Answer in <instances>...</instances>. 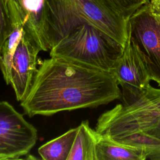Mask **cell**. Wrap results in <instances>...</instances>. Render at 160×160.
<instances>
[{
	"mask_svg": "<svg viewBox=\"0 0 160 160\" xmlns=\"http://www.w3.org/2000/svg\"><path fill=\"white\" fill-rule=\"evenodd\" d=\"M9 13L21 22L26 34L40 49L54 46L47 18L46 0H8Z\"/></svg>",
	"mask_w": 160,
	"mask_h": 160,
	"instance_id": "ba28073f",
	"label": "cell"
},
{
	"mask_svg": "<svg viewBox=\"0 0 160 160\" xmlns=\"http://www.w3.org/2000/svg\"><path fill=\"white\" fill-rule=\"evenodd\" d=\"M101 4L113 11L128 20L140 7L150 0H96Z\"/></svg>",
	"mask_w": 160,
	"mask_h": 160,
	"instance_id": "9a60e30c",
	"label": "cell"
},
{
	"mask_svg": "<svg viewBox=\"0 0 160 160\" xmlns=\"http://www.w3.org/2000/svg\"><path fill=\"white\" fill-rule=\"evenodd\" d=\"M160 122V88L151 85L136 99L118 104L101 114L96 131L116 139L147 132Z\"/></svg>",
	"mask_w": 160,
	"mask_h": 160,
	"instance_id": "277c9868",
	"label": "cell"
},
{
	"mask_svg": "<svg viewBox=\"0 0 160 160\" xmlns=\"http://www.w3.org/2000/svg\"><path fill=\"white\" fill-rule=\"evenodd\" d=\"M12 31L8 0H0V56L2 46Z\"/></svg>",
	"mask_w": 160,
	"mask_h": 160,
	"instance_id": "2e32d148",
	"label": "cell"
},
{
	"mask_svg": "<svg viewBox=\"0 0 160 160\" xmlns=\"http://www.w3.org/2000/svg\"><path fill=\"white\" fill-rule=\"evenodd\" d=\"M46 11L54 46L83 23L103 31L123 46L128 39V21L96 0H46Z\"/></svg>",
	"mask_w": 160,
	"mask_h": 160,
	"instance_id": "7a4b0ae2",
	"label": "cell"
},
{
	"mask_svg": "<svg viewBox=\"0 0 160 160\" xmlns=\"http://www.w3.org/2000/svg\"><path fill=\"white\" fill-rule=\"evenodd\" d=\"M98 133L88 120L78 126V131L68 160H96V145Z\"/></svg>",
	"mask_w": 160,
	"mask_h": 160,
	"instance_id": "8fae6325",
	"label": "cell"
},
{
	"mask_svg": "<svg viewBox=\"0 0 160 160\" xmlns=\"http://www.w3.org/2000/svg\"><path fill=\"white\" fill-rule=\"evenodd\" d=\"M114 75L63 58L50 56L39 64L21 106L29 117L96 108L121 99Z\"/></svg>",
	"mask_w": 160,
	"mask_h": 160,
	"instance_id": "6da1fadb",
	"label": "cell"
},
{
	"mask_svg": "<svg viewBox=\"0 0 160 160\" xmlns=\"http://www.w3.org/2000/svg\"><path fill=\"white\" fill-rule=\"evenodd\" d=\"M40 49L24 32L14 54L10 84L17 101H21L27 95L37 71Z\"/></svg>",
	"mask_w": 160,
	"mask_h": 160,
	"instance_id": "9c48e42d",
	"label": "cell"
},
{
	"mask_svg": "<svg viewBox=\"0 0 160 160\" xmlns=\"http://www.w3.org/2000/svg\"><path fill=\"white\" fill-rule=\"evenodd\" d=\"M77 131L78 127L70 129L41 145L38 149L41 158L44 160H68Z\"/></svg>",
	"mask_w": 160,
	"mask_h": 160,
	"instance_id": "4fadbf2b",
	"label": "cell"
},
{
	"mask_svg": "<svg viewBox=\"0 0 160 160\" xmlns=\"http://www.w3.org/2000/svg\"><path fill=\"white\" fill-rule=\"evenodd\" d=\"M96 158V160H146V154L142 148L98 134Z\"/></svg>",
	"mask_w": 160,
	"mask_h": 160,
	"instance_id": "30bf717a",
	"label": "cell"
},
{
	"mask_svg": "<svg viewBox=\"0 0 160 160\" xmlns=\"http://www.w3.org/2000/svg\"><path fill=\"white\" fill-rule=\"evenodd\" d=\"M151 1H152V2H156V1H159L160 0H150Z\"/></svg>",
	"mask_w": 160,
	"mask_h": 160,
	"instance_id": "ac0fdd59",
	"label": "cell"
},
{
	"mask_svg": "<svg viewBox=\"0 0 160 160\" xmlns=\"http://www.w3.org/2000/svg\"><path fill=\"white\" fill-rule=\"evenodd\" d=\"M146 132L151 135L160 138V122L158 123V124L155 128L147 131Z\"/></svg>",
	"mask_w": 160,
	"mask_h": 160,
	"instance_id": "e0dca14e",
	"label": "cell"
},
{
	"mask_svg": "<svg viewBox=\"0 0 160 160\" xmlns=\"http://www.w3.org/2000/svg\"><path fill=\"white\" fill-rule=\"evenodd\" d=\"M121 87L122 103L138 98L149 86L151 78L135 46L128 38L122 54L111 72Z\"/></svg>",
	"mask_w": 160,
	"mask_h": 160,
	"instance_id": "52a82bcc",
	"label": "cell"
},
{
	"mask_svg": "<svg viewBox=\"0 0 160 160\" xmlns=\"http://www.w3.org/2000/svg\"><path fill=\"white\" fill-rule=\"evenodd\" d=\"M12 31L5 41L1 52L0 69L6 83L10 84V71L14 54L25 31L21 22L14 16L10 15Z\"/></svg>",
	"mask_w": 160,
	"mask_h": 160,
	"instance_id": "7c38bea8",
	"label": "cell"
},
{
	"mask_svg": "<svg viewBox=\"0 0 160 160\" xmlns=\"http://www.w3.org/2000/svg\"><path fill=\"white\" fill-rule=\"evenodd\" d=\"M124 48L106 33L83 23L61 38L49 54L111 72Z\"/></svg>",
	"mask_w": 160,
	"mask_h": 160,
	"instance_id": "3957f363",
	"label": "cell"
},
{
	"mask_svg": "<svg viewBox=\"0 0 160 160\" xmlns=\"http://www.w3.org/2000/svg\"><path fill=\"white\" fill-rule=\"evenodd\" d=\"M38 139L37 129L6 101H0V160L29 154Z\"/></svg>",
	"mask_w": 160,
	"mask_h": 160,
	"instance_id": "8992f818",
	"label": "cell"
},
{
	"mask_svg": "<svg viewBox=\"0 0 160 160\" xmlns=\"http://www.w3.org/2000/svg\"><path fill=\"white\" fill-rule=\"evenodd\" d=\"M114 139L142 148L146 152V159L160 160V138L159 137L151 135L146 132H141Z\"/></svg>",
	"mask_w": 160,
	"mask_h": 160,
	"instance_id": "5bb4252c",
	"label": "cell"
},
{
	"mask_svg": "<svg viewBox=\"0 0 160 160\" xmlns=\"http://www.w3.org/2000/svg\"><path fill=\"white\" fill-rule=\"evenodd\" d=\"M128 31L151 80L160 86V1L138 9L128 19Z\"/></svg>",
	"mask_w": 160,
	"mask_h": 160,
	"instance_id": "5b68a950",
	"label": "cell"
}]
</instances>
